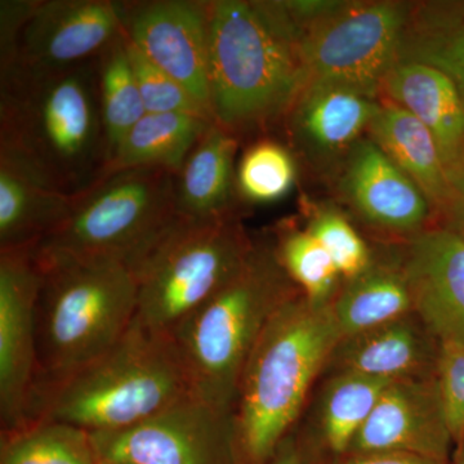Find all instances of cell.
<instances>
[{
    "instance_id": "2",
    "label": "cell",
    "mask_w": 464,
    "mask_h": 464,
    "mask_svg": "<svg viewBox=\"0 0 464 464\" xmlns=\"http://www.w3.org/2000/svg\"><path fill=\"white\" fill-rule=\"evenodd\" d=\"M342 338L331 306L304 293L268 322L241 371L232 408L237 464H267L298 426Z\"/></svg>"
},
{
    "instance_id": "3",
    "label": "cell",
    "mask_w": 464,
    "mask_h": 464,
    "mask_svg": "<svg viewBox=\"0 0 464 464\" xmlns=\"http://www.w3.org/2000/svg\"><path fill=\"white\" fill-rule=\"evenodd\" d=\"M90 70L2 67V148L16 152L70 195L99 179L108 149L101 139Z\"/></svg>"
},
{
    "instance_id": "10",
    "label": "cell",
    "mask_w": 464,
    "mask_h": 464,
    "mask_svg": "<svg viewBox=\"0 0 464 464\" xmlns=\"http://www.w3.org/2000/svg\"><path fill=\"white\" fill-rule=\"evenodd\" d=\"M90 436L101 464H237L232 413L192 395L136 426Z\"/></svg>"
},
{
    "instance_id": "36",
    "label": "cell",
    "mask_w": 464,
    "mask_h": 464,
    "mask_svg": "<svg viewBox=\"0 0 464 464\" xmlns=\"http://www.w3.org/2000/svg\"><path fill=\"white\" fill-rule=\"evenodd\" d=\"M454 199L447 216L448 226L464 234V164L453 179Z\"/></svg>"
},
{
    "instance_id": "31",
    "label": "cell",
    "mask_w": 464,
    "mask_h": 464,
    "mask_svg": "<svg viewBox=\"0 0 464 464\" xmlns=\"http://www.w3.org/2000/svg\"><path fill=\"white\" fill-rule=\"evenodd\" d=\"M304 228L322 244L344 280L362 273L373 259L364 237L335 207L311 208Z\"/></svg>"
},
{
    "instance_id": "27",
    "label": "cell",
    "mask_w": 464,
    "mask_h": 464,
    "mask_svg": "<svg viewBox=\"0 0 464 464\" xmlns=\"http://www.w3.org/2000/svg\"><path fill=\"white\" fill-rule=\"evenodd\" d=\"M0 464H100L90 433L53 420H36L2 435Z\"/></svg>"
},
{
    "instance_id": "38",
    "label": "cell",
    "mask_w": 464,
    "mask_h": 464,
    "mask_svg": "<svg viewBox=\"0 0 464 464\" xmlns=\"http://www.w3.org/2000/svg\"><path fill=\"white\" fill-rule=\"evenodd\" d=\"M101 464V463H100ZM103 464H110V463H103Z\"/></svg>"
},
{
    "instance_id": "4",
    "label": "cell",
    "mask_w": 464,
    "mask_h": 464,
    "mask_svg": "<svg viewBox=\"0 0 464 464\" xmlns=\"http://www.w3.org/2000/svg\"><path fill=\"white\" fill-rule=\"evenodd\" d=\"M190 395L172 335L133 320L99 359L39 393L30 424L53 420L88 433L121 431Z\"/></svg>"
},
{
    "instance_id": "32",
    "label": "cell",
    "mask_w": 464,
    "mask_h": 464,
    "mask_svg": "<svg viewBox=\"0 0 464 464\" xmlns=\"http://www.w3.org/2000/svg\"><path fill=\"white\" fill-rule=\"evenodd\" d=\"M125 45H127L128 56L132 63L134 78L139 85L146 112L150 114L182 112V114L203 116L212 121V118L200 108L199 103L192 99L191 94L179 82L174 81L172 76L154 65L127 39H125Z\"/></svg>"
},
{
    "instance_id": "5",
    "label": "cell",
    "mask_w": 464,
    "mask_h": 464,
    "mask_svg": "<svg viewBox=\"0 0 464 464\" xmlns=\"http://www.w3.org/2000/svg\"><path fill=\"white\" fill-rule=\"evenodd\" d=\"M299 293L274 244L256 241L240 270L170 332L191 395L232 413L250 351L275 314Z\"/></svg>"
},
{
    "instance_id": "26",
    "label": "cell",
    "mask_w": 464,
    "mask_h": 464,
    "mask_svg": "<svg viewBox=\"0 0 464 464\" xmlns=\"http://www.w3.org/2000/svg\"><path fill=\"white\" fill-rule=\"evenodd\" d=\"M213 123L199 115L148 112L110 155L100 177L146 167L163 168L177 174Z\"/></svg>"
},
{
    "instance_id": "24",
    "label": "cell",
    "mask_w": 464,
    "mask_h": 464,
    "mask_svg": "<svg viewBox=\"0 0 464 464\" xmlns=\"http://www.w3.org/2000/svg\"><path fill=\"white\" fill-rule=\"evenodd\" d=\"M237 136L213 123L176 174V207L179 216L209 218L234 209L237 192Z\"/></svg>"
},
{
    "instance_id": "16",
    "label": "cell",
    "mask_w": 464,
    "mask_h": 464,
    "mask_svg": "<svg viewBox=\"0 0 464 464\" xmlns=\"http://www.w3.org/2000/svg\"><path fill=\"white\" fill-rule=\"evenodd\" d=\"M414 298V313L441 342L464 344V234L429 227L401 248Z\"/></svg>"
},
{
    "instance_id": "22",
    "label": "cell",
    "mask_w": 464,
    "mask_h": 464,
    "mask_svg": "<svg viewBox=\"0 0 464 464\" xmlns=\"http://www.w3.org/2000/svg\"><path fill=\"white\" fill-rule=\"evenodd\" d=\"M331 307L342 337L414 313L413 292L400 249L390 256L374 253L362 273L344 280Z\"/></svg>"
},
{
    "instance_id": "21",
    "label": "cell",
    "mask_w": 464,
    "mask_h": 464,
    "mask_svg": "<svg viewBox=\"0 0 464 464\" xmlns=\"http://www.w3.org/2000/svg\"><path fill=\"white\" fill-rule=\"evenodd\" d=\"M368 137L417 183L433 212L448 215L454 199L453 185L438 143L415 116L391 101L381 100Z\"/></svg>"
},
{
    "instance_id": "39",
    "label": "cell",
    "mask_w": 464,
    "mask_h": 464,
    "mask_svg": "<svg viewBox=\"0 0 464 464\" xmlns=\"http://www.w3.org/2000/svg\"><path fill=\"white\" fill-rule=\"evenodd\" d=\"M456 230H457V228H456Z\"/></svg>"
},
{
    "instance_id": "12",
    "label": "cell",
    "mask_w": 464,
    "mask_h": 464,
    "mask_svg": "<svg viewBox=\"0 0 464 464\" xmlns=\"http://www.w3.org/2000/svg\"><path fill=\"white\" fill-rule=\"evenodd\" d=\"M210 5L197 0H151L130 7L121 5V27L125 39L179 82L212 118Z\"/></svg>"
},
{
    "instance_id": "28",
    "label": "cell",
    "mask_w": 464,
    "mask_h": 464,
    "mask_svg": "<svg viewBox=\"0 0 464 464\" xmlns=\"http://www.w3.org/2000/svg\"><path fill=\"white\" fill-rule=\"evenodd\" d=\"M100 97L109 159L134 125L148 114L134 78L123 34L103 52Z\"/></svg>"
},
{
    "instance_id": "15",
    "label": "cell",
    "mask_w": 464,
    "mask_h": 464,
    "mask_svg": "<svg viewBox=\"0 0 464 464\" xmlns=\"http://www.w3.org/2000/svg\"><path fill=\"white\" fill-rule=\"evenodd\" d=\"M453 445L433 377L390 383L346 456L400 453L450 463Z\"/></svg>"
},
{
    "instance_id": "34",
    "label": "cell",
    "mask_w": 464,
    "mask_h": 464,
    "mask_svg": "<svg viewBox=\"0 0 464 464\" xmlns=\"http://www.w3.org/2000/svg\"><path fill=\"white\" fill-rule=\"evenodd\" d=\"M267 464H329V460L297 426L284 439Z\"/></svg>"
},
{
    "instance_id": "1",
    "label": "cell",
    "mask_w": 464,
    "mask_h": 464,
    "mask_svg": "<svg viewBox=\"0 0 464 464\" xmlns=\"http://www.w3.org/2000/svg\"><path fill=\"white\" fill-rule=\"evenodd\" d=\"M301 43V27L286 0L212 2L213 121L235 134L285 118L306 85Z\"/></svg>"
},
{
    "instance_id": "30",
    "label": "cell",
    "mask_w": 464,
    "mask_h": 464,
    "mask_svg": "<svg viewBox=\"0 0 464 464\" xmlns=\"http://www.w3.org/2000/svg\"><path fill=\"white\" fill-rule=\"evenodd\" d=\"M295 154L273 140L256 142L244 152L237 168V192L252 204L283 199L297 183Z\"/></svg>"
},
{
    "instance_id": "35",
    "label": "cell",
    "mask_w": 464,
    "mask_h": 464,
    "mask_svg": "<svg viewBox=\"0 0 464 464\" xmlns=\"http://www.w3.org/2000/svg\"><path fill=\"white\" fill-rule=\"evenodd\" d=\"M329 464H451L430 458L400 453L353 454L329 462Z\"/></svg>"
},
{
    "instance_id": "18",
    "label": "cell",
    "mask_w": 464,
    "mask_h": 464,
    "mask_svg": "<svg viewBox=\"0 0 464 464\" xmlns=\"http://www.w3.org/2000/svg\"><path fill=\"white\" fill-rule=\"evenodd\" d=\"M440 341L417 313L342 337L324 375L356 373L390 382L436 377Z\"/></svg>"
},
{
    "instance_id": "25",
    "label": "cell",
    "mask_w": 464,
    "mask_h": 464,
    "mask_svg": "<svg viewBox=\"0 0 464 464\" xmlns=\"http://www.w3.org/2000/svg\"><path fill=\"white\" fill-rule=\"evenodd\" d=\"M399 63H420L442 72L464 102V0L413 3L400 42Z\"/></svg>"
},
{
    "instance_id": "23",
    "label": "cell",
    "mask_w": 464,
    "mask_h": 464,
    "mask_svg": "<svg viewBox=\"0 0 464 464\" xmlns=\"http://www.w3.org/2000/svg\"><path fill=\"white\" fill-rule=\"evenodd\" d=\"M324 378L307 423L298 429L333 462L346 456L382 393L392 382L356 373Z\"/></svg>"
},
{
    "instance_id": "8",
    "label": "cell",
    "mask_w": 464,
    "mask_h": 464,
    "mask_svg": "<svg viewBox=\"0 0 464 464\" xmlns=\"http://www.w3.org/2000/svg\"><path fill=\"white\" fill-rule=\"evenodd\" d=\"M177 217L176 174L152 167L118 170L79 192L65 218L32 252L130 266Z\"/></svg>"
},
{
    "instance_id": "9",
    "label": "cell",
    "mask_w": 464,
    "mask_h": 464,
    "mask_svg": "<svg viewBox=\"0 0 464 464\" xmlns=\"http://www.w3.org/2000/svg\"><path fill=\"white\" fill-rule=\"evenodd\" d=\"M411 7L413 2L401 0H326L301 26L306 85H333L381 100L384 79L399 63Z\"/></svg>"
},
{
    "instance_id": "33",
    "label": "cell",
    "mask_w": 464,
    "mask_h": 464,
    "mask_svg": "<svg viewBox=\"0 0 464 464\" xmlns=\"http://www.w3.org/2000/svg\"><path fill=\"white\" fill-rule=\"evenodd\" d=\"M436 378L449 431L459 447L464 440V344L441 342Z\"/></svg>"
},
{
    "instance_id": "29",
    "label": "cell",
    "mask_w": 464,
    "mask_h": 464,
    "mask_svg": "<svg viewBox=\"0 0 464 464\" xmlns=\"http://www.w3.org/2000/svg\"><path fill=\"white\" fill-rule=\"evenodd\" d=\"M275 252L285 273L316 306H331L344 279L331 256L306 230L284 225L273 241Z\"/></svg>"
},
{
    "instance_id": "20",
    "label": "cell",
    "mask_w": 464,
    "mask_h": 464,
    "mask_svg": "<svg viewBox=\"0 0 464 464\" xmlns=\"http://www.w3.org/2000/svg\"><path fill=\"white\" fill-rule=\"evenodd\" d=\"M381 100L405 109L431 132L453 185L464 164V102L453 82L432 67L398 63L384 79Z\"/></svg>"
},
{
    "instance_id": "17",
    "label": "cell",
    "mask_w": 464,
    "mask_h": 464,
    "mask_svg": "<svg viewBox=\"0 0 464 464\" xmlns=\"http://www.w3.org/2000/svg\"><path fill=\"white\" fill-rule=\"evenodd\" d=\"M381 109V100L333 85L307 84L286 114L290 141L317 172L334 177Z\"/></svg>"
},
{
    "instance_id": "14",
    "label": "cell",
    "mask_w": 464,
    "mask_h": 464,
    "mask_svg": "<svg viewBox=\"0 0 464 464\" xmlns=\"http://www.w3.org/2000/svg\"><path fill=\"white\" fill-rule=\"evenodd\" d=\"M123 34L121 5L109 0L35 2L11 63L33 70H63L105 51Z\"/></svg>"
},
{
    "instance_id": "6",
    "label": "cell",
    "mask_w": 464,
    "mask_h": 464,
    "mask_svg": "<svg viewBox=\"0 0 464 464\" xmlns=\"http://www.w3.org/2000/svg\"><path fill=\"white\" fill-rule=\"evenodd\" d=\"M33 257L41 270L36 400L123 337L136 317L137 283L116 259Z\"/></svg>"
},
{
    "instance_id": "11",
    "label": "cell",
    "mask_w": 464,
    "mask_h": 464,
    "mask_svg": "<svg viewBox=\"0 0 464 464\" xmlns=\"http://www.w3.org/2000/svg\"><path fill=\"white\" fill-rule=\"evenodd\" d=\"M41 270L32 248L0 249V420L2 435L32 420L38 387L36 304Z\"/></svg>"
},
{
    "instance_id": "37",
    "label": "cell",
    "mask_w": 464,
    "mask_h": 464,
    "mask_svg": "<svg viewBox=\"0 0 464 464\" xmlns=\"http://www.w3.org/2000/svg\"><path fill=\"white\" fill-rule=\"evenodd\" d=\"M457 454H456V459H454V462L451 464H464V440L462 444L459 445V447H457Z\"/></svg>"
},
{
    "instance_id": "13",
    "label": "cell",
    "mask_w": 464,
    "mask_h": 464,
    "mask_svg": "<svg viewBox=\"0 0 464 464\" xmlns=\"http://www.w3.org/2000/svg\"><path fill=\"white\" fill-rule=\"evenodd\" d=\"M334 179L341 199L375 230L406 240L430 227L435 212L426 195L369 137L351 149Z\"/></svg>"
},
{
    "instance_id": "19",
    "label": "cell",
    "mask_w": 464,
    "mask_h": 464,
    "mask_svg": "<svg viewBox=\"0 0 464 464\" xmlns=\"http://www.w3.org/2000/svg\"><path fill=\"white\" fill-rule=\"evenodd\" d=\"M76 195L61 190L32 161L0 149V249L35 246L65 218Z\"/></svg>"
},
{
    "instance_id": "7",
    "label": "cell",
    "mask_w": 464,
    "mask_h": 464,
    "mask_svg": "<svg viewBox=\"0 0 464 464\" xmlns=\"http://www.w3.org/2000/svg\"><path fill=\"white\" fill-rule=\"evenodd\" d=\"M256 241L235 210L209 218L179 216L130 266L137 323L169 333L240 270Z\"/></svg>"
}]
</instances>
